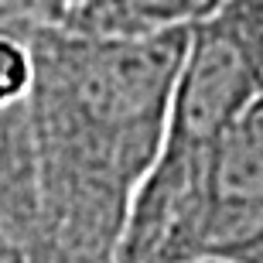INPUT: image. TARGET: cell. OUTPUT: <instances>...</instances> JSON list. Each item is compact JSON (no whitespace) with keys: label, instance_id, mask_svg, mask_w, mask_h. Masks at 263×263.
Masks as SVG:
<instances>
[{"label":"cell","instance_id":"1","mask_svg":"<svg viewBox=\"0 0 263 263\" xmlns=\"http://www.w3.org/2000/svg\"><path fill=\"white\" fill-rule=\"evenodd\" d=\"M38 233L28 263H113L140 181L161 154L188 28L154 34L24 31Z\"/></svg>","mask_w":263,"mask_h":263},{"label":"cell","instance_id":"2","mask_svg":"<svg viewBox=\"0 0 263 263\" xmlns=\"http://www.w3.org/2000/svg\"><path fill=\"white\" fill-rule=\"evenodd\" d=\"M263 263V96L198 157H157L113 263Z\"/></svg>","mask_w":263,"mask_h":263},{"label":"cell","instance_id":"3","mask_svg":"<svg viewBox=\"0 0 263 263\" xmlns=\"http://www.w3.org/2000/svg\"><path fill=\"white\" fill-rule=\"evenodd\" d=\"M222 0H99V34H154L192 28Z\"/></svg>","mask_w":263,"mask_h":263},{"label":"cell","instance_id":"4","mask_svg":"<svg viewBox=\"0 0 263 263\" xmlns=\"http://www.w3.org/2000/svg\"><path fill=\"white\" fill-rule=\"evenodd\" d=\"M198 263H236V260H198Z\"/></svg>","mask_w":263,"mask_h":263}]
</instances>
